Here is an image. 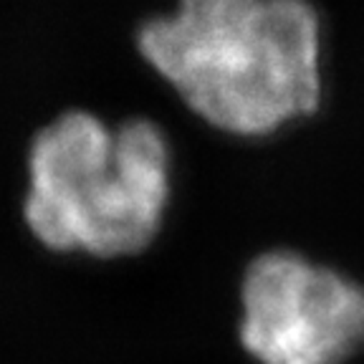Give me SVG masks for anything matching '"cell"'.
<instances>
[{"label":"cell","mask_w":364,"mask_h":364,"mask_svg":"<svg viewBox=\"0 0 364 364\" xmlns=\"http://www.w3.org/2000/svg\"><path fill=\"white\" fill-rule=\"evenodd\" d=\"M136 48L205 124L268 136L324 97V26L309 0H180Z\"/></svg>","instance_id":"6da1fadb"},{"label":"cell","mask_w":364,"mask_h":364,"mask_svg":"<svg viewBox=\"0 0 364 364\" xmlns=\"http://www.w3.org/2000/svg\"><path fill=\"white\" fill-rule=\"evenodd\" d=\"M238 331L256 364H344L364 352V284L299 250H266L243 271Z\"/></svg>","instance_id":"3957f363"},{"label":"cell","mask_w":364,"mask_h":364,"mask_svg":"<svg viewBox=\"0 0 364 364\" xmlns=\"http://www.w3.org/2000/svg\"><path fill=\"white\" fill-rule=\"evenodd\" d=\"M172 193V147L152 119L107 124L66 112L33 136L23 218L41 245L91 258L136 256L157 240Z\"/></svg>","instance_id":"7a4b0ae2"}]
</instances>
